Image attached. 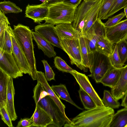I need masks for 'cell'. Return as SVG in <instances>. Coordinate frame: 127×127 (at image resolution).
<instances>
[{"instance_id":"33","label":"cell","mask_w":127,"mask_h":127,"mask_svg":"<svg viewBox=\"0 0 127 127\" xmlns=\"http://www.w3.org/2000/svg\"><path fill=\"white\" fill-rule=\"evenodd\" d=\"M127 6V0H114L110 9L103 18L106 19L123 8Z\"/></svg>"},{"instance_id":"24","label":"cell","mask_w":127,"mask_h":127,"mask_svg":"<svg viewBox=\"0 0 127 127\" xmlns=\"http://www.w3.org/2000/svg\"><path fill=\"white\" fill-rule=\"evenodd\" d=\"M103 0H97L92 8L89 18L85 24L82 35L86 34L98 19V13L102 4Z\"/></svg>"},{"instance_id":"14","label":"cell","mask_w":127,"mask_h":127,"mask_svg":"<svg viewBox=\"0 0 127 127\" xmlns=\"http://www.w3.org/2000/svg\"><path fill=\"white\" fill-rule=\"evenodd\" d=\"M49 10L48 6H42L40 4H28L26 7L25 16L32 19L34 22L40 24L47 18Z\"/></svg>"},{"instance_id":"1","label":"cell","mask_w":127,"mask_h":127,"mask_svg":"<svg viewBox=\"0 0 127 127\" xmlns=\"http://www.w3.org/2000/svg\"><path fill=\"white\" fill-rule=\"evenodd\" d=\"M114 114L113 109L105 106H98L85 110L65 123L64 127H109Z\"/></svg>"},{"instance_id":"3","label":"cell","mask_w":127,"mask_h":127,"mask_svg":"<svg viewBox=\"0 0 127 127\" xmlns=\"http://www.w3.org/2000/svg\"><path fill=\"white\" fill-rule=\"evenodd\" d=\"M49 10L45 23L54 25L73 22L77 8L63 1L56 3L48 6Z\"/></svg>"},{"instance_id":"2","label":"cell","mask_w":127,"mask_h":127,"mask_svg":"<svg viewBox=\"0 0 127 127\" xmlns=\"http://www.w3.org/2000/svg\"><path fill=\"white\" fill-rule=\"evenodd\" d=\"M15 36L19 44L29 63L30 75L33 80H37L36 63L33 50L32 31L29 27L19 24L14 26Z\"/></svg>"},{"instance_id":"38","label":"cell","mask_w":127,"mask_h":127,"mask_svg":"<svg viewBox=\"0 0 127 127\" xmlns=\"http://www.w3.org/2000/svg\"><path fill=\"white\" fill-rule=\"evenodd\" d=\"M0 113L2 120L8 127H13L10 115L5 106H0Z\"/></svg>"},{"instance_id":"27","label":"cell","mask_w":127,"mask_h":127,"mask_svg":"<svg viewBox=\"0 0 127 127\" xmlns=\"http://www.w3.org/2000/svg\"><path fill=\"white\" fill-rule=\"evenodd\" d=\"M0 48L9 53L12 54V43L9 27L5 30L3 35L0 36Z\"/></svg>"},{"instance_id":"48","label":"cell","mask_w":127,"mask_h":127,"mask_svg":"<svg viewBox=\"0 0 127 127\" xmlns=\"http://www.w3.org/2000/svg\"><path fill=\"white\" fill-rule=\"evenodd\" d=\"M126 40L127 41V38L126 39Z\"/></svg>"},{"instance_id":"31","label":"cell","mask_w":127,"mask_h":127,"mask_svg":"<svg viewBox=\"0 0 127 127\" xmlns=\"http://www.w3.org/2000/svg\"><path fill=\"white\" fill-rule=\"evenodd\" d=\"M0 10L5 14L13 13H18L22 11V9L13 2L9 1H1Z\"/></svg>"},{"instance_id":"7","label":"cell","mask_w":127,"mask_h":127,"mask_svg":"<svg viewBox=\"0 0 127 127\" xmlns=\"http://www.w3.org/2000/svg\"><path fill=\"white\" fill-rule=\"evenodd\" d=\"M96 1L83 0L76 8L72 25L73 28L80 35H82L84 27Z\"/></svg>"},{"instance_id":"8","label":"cell","mask_w":127,"mask_h":127,"mask_svg":"<svg viewBox=\"0 0 127 127\" xmlns=\"http://www.w3.org/2000/svg\"><path fill=\"white\" fill-rule=\"evenodd\" d=\"M83 35L88 53H92L96 51L95 45L96 41L101 37H107L106 28L101 20L97 19L87 33Z\"/></svg>"},{"instance_id":"4","label":"cell","mask_w":127,"mask_h":127,"mask_svg":"<svg viewBox=\"0 0 127 127\" xmlns=\"http://www.w3.org/2000/svg\"><path fill=\"white\" fill-rule=\"evenodd\" d=\"M91 74L88 75L92 77L97 83L100 82L106 73L113 67L109 57L96 51L89 54Z\"/></svg>"},{"instance_id":"41","label":"cell","mask_w":127,"mask_h":127,"mask_svg":"<svg viewBox=\"0 0 127 127\" xmlns=\"http://www.w3.org/2000/svg\"><path fill=\"white\" fill-rule=\"evenodd\" d=\"M10 24L5 14L0 10V35L4 34L5 30L8 28Z\"/></svg>"},{"instance_id":"9","label":"cell","mask_w":127,"mask_h":127,"mask_svg":"<svg viewBox=\"0 0 127 127\" xmlns=\"http://www.w3.org/2000/svg\"><path fill=\"white\" fill-rule=\"evenodd\" d=\"M9 30L12 43V54L16 62L23 73L28 74L30 75L31 69L27 60L15 36L13 29L9 25Z\"/></svg>"},{"instance_id":"40","label":"cell","mask_w":127,"mask_h":127,"mask_svg":"<svg viewBox=\"0 0 127 127\" xmlns=\"http://www.w3.org/2000/svg\"><path fill=\"white\" fill-rule=\"evenodd\" d=\"M44 66L45 70V76L47 81L55 80V73L52 68L48 64L47 61L43 60L41 61Z\"/></svg>"},{"instance_id":"43","label":"cell","mask_w":127,"mask_h":127,"mask_svg":"<svg viewBox=\"0 0 127 127\" xmlns=\"http://www.w3.org/2000/svg\"><path fill=\"white\" fill-rule=\"evenodd\" d=\"M82 0H63L62 1L76 8L78 6Z\"/></svg>"},{"instance_id":"22","label":"cell","mask_w":127,"mask_h":127,"mask_svg":"<svg viewBox=\"0 0 127 127\" xmlns=\"http://www.w3.org/2000/svg\"><path fill=\"white\" fill-rule=\"evenodd\" d=\"M109 127H127V108L119 110L114 114Z\"/></svg>"},{"instance_id":"45","label":"cell","mask_w":127,"mask_h":127,"mask_svg":"<svg viewBox=\"0 0 127 127\" xmlns=\"http://www.w3.org/2000/svg\"><path fill=\"white\" fill-rule=\"evenodd\" d=\"M122 99L121 105L127 108V91Z\"/></svg>"},{"instance_id":"16","label":"cell","mask_w":127,"mask_h":127,"mask_svg":"<svg viewBox=\"0 0 127 127\" xmlns=\"http://www.w3.org/2000/svg\"><path fill=\"white\" fill-rule=\"evenodd\" d=\"M37 80L39 82L45 90L49 94V96L54 100L66 118L67 123L71 122L66 115L65 113V106L61 101L60 98L51 88L48 84L44 73L41 71H37Z\"/></svg>"},{"instance_id":"21","label":"cell","mask_w":127,"mask_h":127,"mask_svg":"<svg viewBox=\"0 0 127 127\" xmlns=\"http://www.w3.org/2000/svg\"><path fill=\"white\" fill-rule=\"evenodd\" d=\"M122 68H117L113 67L106 73L100 83L111 89L114 88L119 80Z\"/></svg>"},{"instance_id":"34","label":"cell","mask_w":127,"mask_h":127,"mask_svg":"<svg viewBox=\"0 0 127 127\" xmlns=\"http://www.w3.org/2000/svg\"><path fill=\"white\" fill-rule=\"evenodd\" d=\"M118 53L122 64L124 65L127 60V42L126 40L121 41L116 44Z\"/></svg>"},{"instance_id":"10","label":"cell","mask_w":127,"mask_h":127,"mask_svg":"<svg viewBox=\"0 0 127 127\" xmlns=\"http://www.w3.org/2000/svg\"><path fill=\"white\" fill-rule=\"evenodd\" d=\"M0 68L13 79L23 76L18 68L12 54L0 48Z\"/></svg>"},{"instance_id":"23","label":"cell","mask_w":127,"mask_h":127,"mask_svg":"<svg viewBox=\"0 0 127 127\" xmlns=\"http://www.w3.org/2000/svg\"><path fill=\"white\" fill-rule=\"evenodd\" d=\"M10 77L0 68V106H5Z\"/></svg>"},{"instance_id":"20","label":"cell","mask_w":127,"mask_h":127,"mask_svg":"<svg viewBox=\"0 0 127 127\" xmlns=\"http://www.w3.org/2000/svg\"><path fill=\"white\" fill-rule=\"evenodd\" d=\"M33 38L36 43L39 49L49 58L55 57L56 53L52 45L41 35L35 32L32 31Z\"/></svg>"},{"instance_id":"18","label":"cell","mask_w":127,"mask_h":127,"mask_svg":"<svg viewBox=\"0 0 127 127\" xmlns=\"http://www.w3.org/2000/svg\"><path fill=\"white\" fill-rule=\"evenodd\" d=\"M127 91V64L122 68L119 80L113 88L111 89L112 95L116 98H122Z\"/></svg>"},{"instance_id":"17","label":"cell","mask_w":127,"mask_h":127,"mask_svg":"<svg viewBox=\"0 0 127 127\" xmlns=\"http://www.w3.org/2000/svg\"><path fill=\"white\" fill-rule=\"evenodd\" d=\"M55 29L60 39H73L80 35L73 28L72 23H63L56 25Z\"/></svg>"},{"instance_id":"28","label":"cell","mask_w":127,"mask_h":127,"mask_svg":"<svg viewBox=\"0 0 127 127\" xmlns=\"http://www.w3.org/2000/svg\"><path fill=\"white\" fill-rule=\"evenodd\" d=\"M78 93L81 100L86 109H91L97 106L91 97L80 87Z\"/></svg>"},{"instance_id":"32","label":"cell","mask_w":127,"mask_h":127,"mask_svg":"<svg viewBox=\"0 0 127 127\" xmlns=\"http://www.w3.org/2000/svg\"><path fill=\"white\" fill-rule=\"evenodd\" d=\"M33 97L35 105L37 104L41 99L50 95L43 85L38 81H37V84L33 89Z\"/></svg>"},{"instance_id":"6","label":"cell","mask_w":127,"mask_h":127,"mask_svg":"<svg viewBox=\"0 0 127 127\" xmlns=\"http://www.w3.org/2000/svg\"><path fill=\"white\" fill-rule=\"evenodd\" d=\"M51 116L53 120L51 127H62L67 123L65 117L49 95L40 100L37 103Z\"/></svg>"},{"instance_id":"13","label":"cell","mask_w":127,"mask_h":127,"mask_svg":"<svg viewBox=\"0 0 127 127\" xmlns=\"http://www.w3.org/2000/svg\"><path fill=\"white\" fill-rule=\"evenodd\" d=\"M106 28L107 39L113 44L127 38V19L120 22L115 25Z\"/></svg>"},{"instance_id":"26","label":"cell","mask_w":127,"mask_h":127,"mask_svg":"<svg viewBox=\"0 0 127 127\" xmlns=\"http://www.w3.org/2000/svg\"><path fill=\"white\" fill-rule=\"evenodd\" d=\"M51 87L60 98L70 103L79 109L83 110V109L79 107L72 100L65 85L60 84L58 85H52Z\"/></svg>"},{"instance_id":"11","label":"cell","mask_w":127,"mask_h":127,"mask_svg":"<svg viewBox=\"0 0 127 127\" xmlns=\"http://www.w3.org/2000/svg\"><path fill=\"white\" fill-rule=\"evenodd\" d=\"M70 73L74 77L80 87L91 97L97 106H105L102 99L95 90L87 76L75 70Z\"/></svg>"},{"instance_id":"42","label":"cell","mask_w":127,"mask_h":127,"mask_svg":"<svg viewBox=\"0 0 127 127\" xmlns=\"http://www.w3.org/2000/svg\"><path fill=\"white\" fill-rule=\"evenodd\" d=\"M33 123L32 118H21L18 122L17 127H32Z\"/></svg>"},{"instance_id":"49","label":"cell","mask_w":127,"mask_h":127,"mask_svg":"<svg viewBox=\"0 0 127 127\" xmlns=\"http://www.w3.org/2000/svg\"><path fill=\"white\" fill-rule=\"evenodd\" d=\"M5 0H4V1H5Z\"/></svg>"},{"instance_id":"44","label":"cell","mask_w":127,"mask_h":127,"mask_svg":"<svg viewBox=\"0 0 127 127\" xmlns=\"http://www.w3.org/2000/svg\"><path fill=\"white\" fill-rule=\"evenodd\" d=\"M63 0H46L45 1L40 4L42 6L48 7L50 5L57 2L62 1Z\"/></svg>"},{"instance_id":"19","label":"cell","mask_w":127,"mask_h":127,"mask_svg":"<svg viewBox=\"0 0 127 127\" xmlns=\"http://www.w3.org/2000/svg\"><path fill=\"white\" fill-rule=\"evenodd\" d=\"M15 92L13 78L10 77L8 82L5 107L11 120L13 121L17 119V117L14 105Z\"/></svg>"},{"instance_id":"29","label":"cell","mask_w":127,"mask_h":127,"mask_svg":"<svg viewBox=\"0 0 127 127\" xmlns=\"http://www.w3.org/2000/svg\"><path fill=\"white\" fill-rule=\"evenodd\" d=\"M102 100L105 106L113 109L118 108L121 106L120 102L115 98L111 92L107 90H104Z\"/></svg>"},{"instance_id":"46","label":"cell","mask_w":127,"mask_h":127,"mask_svg":"<svg viewBox=\"0 0 127 127\" xmlns=\"http://www.w3.org/2000/svg\"><path fill=\"white\" fill-rule=\"evenodd\" d=\"M124 11L125 15L127 19V6L124 8Z\"/></svg>"},{"instance_id":"37","label":"cell","mask_w":127,"mask_h":127,"mask_svg":"<svg viewBox=\"0 0 127 127\" xmlns=\"http://www.w3.org/2000/svg\"><path fill=\"white\" fill-rule=\"evenodd\" d=\"M114 0H103L102 5L98 16V19L103 20L112 4Z\"/></svg>"},{"instance_id":"30","label":"cell","mask_w":127,"mask_h":127,"mask_svg":"<svg viewBox=\"0 0 127 127\" xmlns=\"http://www.w3.org/2000/svg\"><path fill=\"white\" fill-rule=\"evenodd\" d=\"M79 41L83 64L86 67L89 68L90 62L89 53L85 39L82 35H80Z\"/></svg>"},{"instance_id":"36","label":"cell","mask_w":127,"mask_h":127,"mask_svg":"<svg viewBox=\"0 0 127 127\" xmlns=\"http://www.w3.org/2000/svg\"><path fill=\"white\" fill-rule=\"evenodd\" d=\"M109 57L112 65L113 67L120 68L124 66V65L121 62L118 53L116 44L115 46L113 53Z\"/></svg>"},{"instance_id":"12","label":"cell","mask_w":127,"mask_h":127,"mask_svg":"<svg viewBox=\"0 0 127 127\" xmlns=\"http://www.w3.org/2000/svg\"><path fill=\"white\" fill-rule=\"evenodd\" d=\"M54 25L51 24H40L35 27L34 30L52 45L62 49Z\"/></svg>"},{"instance_id":"25","label":"cell","mask_w":127,"mask_h":127,"mask_svg":"<svg viewBox=\"0 0 127 127\" xmlns=\"http://www.w3.org/2000/svg\"><path fill=\"white\" fill-rule=\"evenodd\" d=\"M113 45L107 37H101L96 43V51L109 57L113 53Z\"/></svg>"},{"instance_id":"15","label":"cell","mask_w":127,"mask_h":127,"mask_svg":"<svg viewBox=\"0 0 127 127\" xmlns=\"http://www.w3.org/2000/svg\"><path fill=\"white\" fill-rule=\"evenodd\" d=\"M32 117L33 121L32 127H46L53 124L52 117L37 104L36 105Z\"/></svg>"},{"instance_id":"47","label":"cell","mask_w":127,"mask_h":127,"mask_svg":"<svg viewBox=\"0 0 127 127\" xmlns=\"http://www.w3.org/2000/svg\"><path fill=\"white\" fill-rule=\"evenodd\" d=\"M97 0H83L84 1H96Z\"/></svg>"},{"instance_id":"5","label":"cell","mask_w":127,"mask_h":127,"mask_svg":"<svg viewBox=\"0 0 127 127\" xmlns=\"http://www.w3.org/2000/svg\"><path fill=\"white\" fill-rule=\"evenodd\" d=\"M79 38L60 40L62 50L68 56L71 64L75 65L81 70L86 72L88 68L85 67L83 64Z\"/></svg>"},{"instance_id":"35","label":"cell","mask_w":127,"mask_h":127,"mask_svg":"<svg viewBox=\"0 0 127 127\" xmlns=\"http://www.w3.org/2000/svg\"><path fill=\"white\" fill-rule=\"evenodd\" d=\"M54 63L55 67L58 69L63 72L70 73L74 70L59 57L56 56L55 57Z\"/></svg>"},{"instance_id":"39","label":"cell","mask_w":127,"mask_h":127,"mask_svg":"<svg viewBox=\"0 0 127 127\" xmlns=\"http://www.w3.org/2000/svg\"><path fill=\"white\" fill-rule=\"evenodd\" d=\"M125 16L124 13L122 12L120 14L108 19L106 22L104 23L106 27H109L116 25Z\"/></svg>"}]
</instances>
